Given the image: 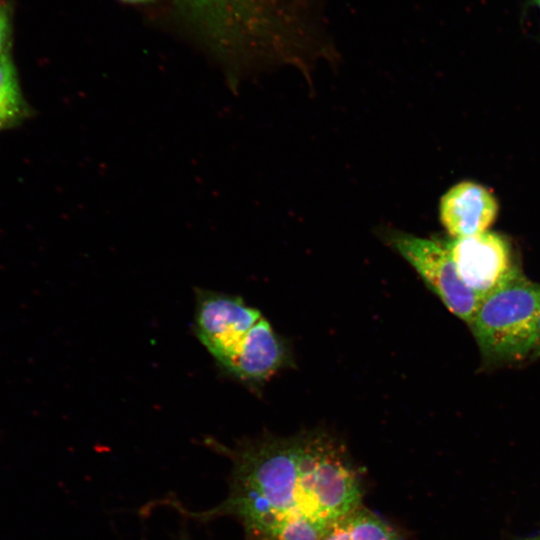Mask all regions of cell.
<instances>
[{
    "instance_id": "cell-1",
    "label": "cell",
    "mask_w": 540,
    "mask_h": 540,
    "mask_svg": "<svg viewBox=\"0 0 540 540\" xmlns=\"http://www.w3.org/2000/svg\"><path fill=\"white\" fill-rule=\"evenodd\" d=\"M222 452L232 462L227 497L200 517L232 516L246 540H321L362 505L356 467L324 432L263 436Z\"/></svg>"
},
{
    "instance_id": "cell-2",
    "label": "cell",
    "mask_w": 540,
    "mask_h": 540,
    "mask_svg": "<svg viewBox=\"0 0 540 540\" xmlns=\"http://www.w3.org/2000/svg\"><path fill=\"white\" fill-rule=\"evenodd\" d=\"M539 308L540 284L519 271L481 299L470 327L482 354L497 361L533 355Z\"/></svg>"
},
{
    "instance_id": "cell-3",
    "label": "cell",
    "mask_w": 540,
    "mask_h": 540,
    "mask_svg": "<svg viewBox=\"0 0 540 540\" xmlns=\"http://www.w3.org/2000/svg\"><path fill=\"white\" fill-rule=\"evenodd\" d=\"M385 241L422 277L445 306L469 326L480 299L460 278L447 244L386 228Z\"/></svg>"
},
{
    "instance_id": "cell-4",
    "label": "cell",
    "mask_w": 540,
    "mask_h": 540,
    "mask_svg": "<svg viewBox=\"0 0 540 540\" xmlns=\"http://www.w3.org/2000/svg\"><path fill=\"white\" fill-rule=\"evenodd\" d=\"M196 302V335L226 370L261 313L236 296L202 289H197Z\"/></svg>"
},
{
    "instance_id": "cell-5",
    "label": "cell",
    "mask_w": 540,
    "mask_h": 540,
    "mask_svg": "<svg viewBox=\"0 0 540 540\" xmlns=\"http://www.w3.org/2000/svg\"><path fill=\"white\" fill-rule=\"evenodd\" d=\"M447 247L460 278L480 300L518 271L508 243L494 232L456 238Z\"/></svg>"
},
{
    "instance_id": "cell-6",
    "label": "cell",
    "mask_w": 540,
    "mask_h": 540,
    "mask_svg": "<svg viewBox=\"0 0 540 540\" xmlns=\"http://www.w3.org/2000/svg\"><path fill=\"white\" fill-rule=\"evenodd\" d=\"M497 212L494 196L483 186L468 181L451 187L439 204L440 221L454 239L486 232Z\"/></svg>"
},
{
    "instance_id": "cell-7",
    "label": "cell",
    "mask_w": 540,
    "mask_h": 540,
    "mask_svg": "<svg viewBox=\"0 0 540 540\" xmlns=\"http://www.w3.org/2000/svg\"><path fill=\"white\" fill-rule=\"evenodd\" d=\"M283 360V345L270 323L262 317L251 328L226 370L245 381H262L274 374Z\"/></svg>"
},
{
    "instance_id": "cell-8",
    "label": "cell",
    "mask_w": 540,
    "mask_h": 540,
    "mask_svg": "<svg viewBox=\"0 0 540 540\" xmlns=\"http://www.w3.org/2000/svg\"><path fill=\"white\" fill-rule=\"evenodd\" d=\"M321 540H402L386 520L363 505L333 523Z\"/></svg>"
},
{
    "instance_id": "cell-9",
    "label": "cell",
    "mask_w": 540,
    "mask_h": 540,
    "mask_svg": "<svg viewBox=\"0 0 540 540\" xmlns=\"http://www.w3.org/2000/svg\"><path fill=\"white\" fill-rule=\"evenodd\" d=\"M29 116L9 50L0 53V131L13 128Z\"/></svg>"
},
{
    "instance_id": "cell-10",
    "label": "cell",
    "mask_w": 540,
    "mask_h": 540,
    "mask_svg": "<svg viewBox=\"0 0 540 540\" xmlns=\"http://www.w3.org/2000/svg\"><path fill=\"white\" fill-rule=\"evenodd\" d=\"M10 32L9 13L4 7L0 6V53L9 50Z\"/></svg>"
},
{
    "instance_id": "cell-11",
    "label": "cell",
    "mask_w": 540,
    "mask_h": 540,
    "mask_svg": "<svg viewBox=\"0 0 540 540\" xmlns=\"http://www.w3.org/2000/svg\"><path fill=\"white\" fill-rule=\"evenodd\" d=\"M202 9L231 8L237 4H245L249 0H189Z\"/></svg>"
},
{
    "instance_id": "cell-12",
    "label": "cell",
    "mask_w": 540,
    "mask_h": 540,
    "mask_svg": "<svg viewBox=\"0 0 540 540\" xmlns=\"http://www.w3.org/2000/svg\"><path fill=\"white\" fill-rule=\"evenodd\" d=\"M533 355L534 356L540 355V308H539L538 319H537V340H536V345H535Z\"/></svg>"
},
{
    "instance_id": "cell-13",
    "label": "cell",
    "mask_w": 540,
    "mask_h": 540,
    "mask_svg": "<svg viewBox=\"0 0 540 540\" xmlns=\"http://www.w3.org/2000/svg\"><path fill=\"white\" fill-rule=\"evenodd\" d=\"M121 1L126 2V3H143L149 0H121Z\"/></svg>"
},
{
    "instance_id": "cell-14",
    "label": "cell",
    "mask_w": 540,
    "mask_h": 540,
    "mask_svg": "<svg viewBox=\"0 0 540 540\" xmlns=\"http://www.w3.org/2000/svg\"><path fill=\"white\" fill-rule=\"evenodd\" d=\"M523 540H540V535L538 536H532V537H529V538H525Z\"/></svg>"
},
{
    "instance_id": "cell-15",
    "label": "cell",
    "mask_w": 540,
    "mask_h": 540,
    "mask_svg": "<svg viewBox=\"0 0 540 540\" xmlns=\"http://www.w3.org/2000/svg\"><path fill=\"white\" fill-rule=\"evenodd\" d=\"M536 2H537L538 6L540 8V0H536Z\"/></svg>"
}]
</instances>
